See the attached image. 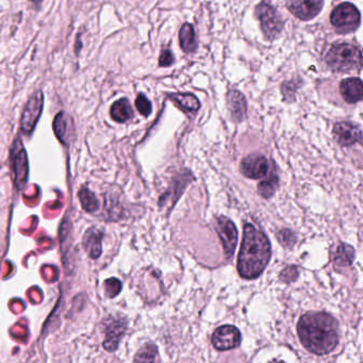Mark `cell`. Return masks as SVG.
<instances>
[{
    "label": "cell",
    "instance_id": "28",
    "mask_svg": "<svg viewBox=\"0 0 363 363\" xmlns=\"http://www.w3.org/2000/svg\"><path fill=\"white\" fill-rule=\"evenodd\" d=\"M174 61L175 59H174L173 54L169 50H163L160 59H159V65L160 67H169L173 65Z\"/></svg>",
    "mask_w": 363,
    "mask_h": 363
},
{
    "label": "cell",
    "instance_id": "21",
    "mask_svg": "<svg viewBox=\"0 0 363 363\" xmlns=\"http://www.w3.org/2000/svg\"><path fill=\"white\" fill-rule=\"evenodd\" d=\"M172 99L186 112H196L201 107L199 99L192 94L173 95Z\"/></svg>",
    "mask_w": 363,
    "mask_h": 363
},
{
    "label": "cell",
    "instance_id": "13",
    "mask_svg": "<svg viewBox=\"0 0 363 363\" xmlns=\"http://www.w3.org/2000/svg\"><path fill=\"white\" fill-rule=\"evenodd\" d=\"M362 82L359 78L343 80L340 86V92L344 101L348 104L358 103L362 99Z\"/></svg>",
    "mask_w": 363,
    "mask_h": 363
},
{
    "label": "cell",
    "instance_id": "24",
    "mask_svg": "<svg viewBox=\"0 0 363 363\" xmlns=\"http://www.w3.org/2000/svg\"><path fill=\"white\" fill-rule=\"evenodd\" d=\"M157 356V347L154 344H147L143 348L139 350L137 356H135V361H140V362H152Z\"/></svg>",
    "mask_w": 363,
    "mask_h": 363
},
{
    "label": "cell",
    "instance_id": "14",
    "mask_svg": "<svg viewBox=\"0 0 363 363\" xmlns=\"http://www.w3.org/2000/svg\"><path fill=\"white\" fill-rule=\"evenodd\" d=\"M101 240L103 233L95 228L89 229L84 237V248L92 259H97L101 255Z\"/></svg>",
    "mask_w": 363,
    "mask_h": 363
},
{
    "label": "cell",
    "instance_id": "7",
    "mask_svg": "<svg viewBox=\"0 0 363 363\" xmlns=\"http://www.w3.org/2000/svg\"><path fill=\"white\" fill-rule=\"evenodd\" d=\"M44 96L42 92H37L29 99L23 112L21 127L25 133H31L39 121L43 110Z\"/></svg>",
    "mask_w": 363,
    "mask_h": 363
},
{
    "label": "cell",
    "instance_id": "2",
    "mask_svg": "<svg viewBox=\"0 0 363 363\" xmlns=\"http://www.w3.org/2000/svg\"><path fill=\"white\" fill-rule=\"evenodd\" d=\"M271 259V243L264 233L254 225L244 227L243 240L238 256V271L245 279H256L264 271Z\"/></svg>",
    "mask_w": 363,
    "mask_h": 363
},
{
    "label": "cell",
    "instance_id": "11",
    "mask_svg": "<svg viewBox=\"0 0 363 363\" xmlns=\"http://www.w3.org/2000/svg\"><path fill=\"white\" fill-rule=\"evenodd\" d=\"M241 172L245 177L260 179L269 172V161L262 155H250L242 160Z\"/></svg>",
    "mask_w": 363,
    "mask_h": 363
},
{
    "label": "cell",
    "instance_id": "10",
    "mask_svg": "<svg viewBox=\"0 0 363 363\" xmlns=\"http://www.w3.org/2000/svg\"><path fill=\"white\" fill-rule=\"evenodd\" d=\"M216 229L222 241L225 256L230 258L235 252L238 241V233L235 224L229 218L222 216L216 220Z\"/></svg>",
    "mask_w": 363,
    "mask_h": 363
},
{
    "label": "cell",
    "instance_id": "5",
    "mask_svg": "<svg viewBox=\"0 0 363 363\" xmlns=\"http://www.w3.org/2000/svg\"><path fill=\"white\" fill-rule=\"evenodd\" d=\"M256 14L265 37L269 40L275 39L282 29V22L276 10L272 6L263 3L257 7Z\"/></svg>",
    "mask_w": 363,
    "mask_h": 363
},
{
    "label": "cell",
    "instance_id": "27",
    "mask_svg": "<svg viewBox=\"0 0 363 363\" xmlns=\"http://www.w3.org/2000/svg\"><path fill=\"white\" fill-rule=\"evenodd\" d=\"M297 276H298V269H297V267H286V269H284V271L282 272L280 277H281V279L284 280V281L292 282L296 279Z\"/></svg>",
    "mask_w": 363,
    "mask_h": 363
},
{
    "label": "cell",
    "instance_id": "6",
    "mask_svg": "<svg viewBox=\"0 0 363 363\" xmlns=\"http://www.w3.org/2000/svg\"><path fill=\"white\" fill-rule=\"evenodd\" d=\"M11 159L14 182L18 189H23L28 179V160H27L26 150L20 139L14 142Z\"/></svg>",
    "mask_w": 363,
    "mask_h": 363
},
{
    "label": "cell",
    "instance_id": "17",
    "mask_svg": "<svg viewBox=\"0 0 363 363\" xmlns=\"http://www.w3.org/2000/svg\"><path fill=\"white\" fill-rule=\"evenodd\" d=\"M111 116L118 123H125L130 120L133 116V111L128 99H122L116 101L111 107Z\"/></svg>",
    "mask_w": 363,
    "mask_h": 363
},
{
    "label": "cell",
    "instance_id": "26",
    "mask_svg": "<svg viewBox=\"0 0 363 363\" xmlns=\"http://www.w3.org/2000/svg\"><path fill=\"white\" fill-rule=\"evenodd\" d=\"M106 286V293H107L108 296L114 297L121 292L122 290V284H121L120 280L116 279V278H110L107 281L105 282Z\"/></svg>",
    "mask_w": 363,
    "mask_h": 363
},
{
    "label": "cell",
    "instance_id": "19",
    "mask_svg": "<svg viewBox=\"0 0 363 363\" xmlns=\"http://www.w3.org/2000/svg\"><path fill=\"white\" fill-rule=\"evenodd\" d=\"M180 46L184 52H195L196 50V39H195V33L193 26L191 24H184L180 29L179 33Z\"/></svg>",
    "mask_w": 363,
    "mask_h": 363
},
{
    "label": "cell",
    "instance_id": "9",
    "mask_svg": "<svg viewBox=\"0 0 363 363\" xmlns=\"http://www.w3.org/2000/svg\"><path fill=\"white\" fill-rule=\"evenodd\" d=\"M324 0H286L289 11L301 21L315 18L323 8Z\"/></svg>",
    "mask_w": 363,
    "mask_h": 363
},
{
    "label": "cell",
    "instance_id": "23",
    "mask_svg": "<svg viewBox=\"0 0 363 363\" xmlns=\"http://www.w3.org/2000/svg\"><path fill=\"white\" fill-rule=\"evenodd\" d=\"M278 186V177L275 174H272L269 178L263 180L259 184L258 190L259 193L262 195L264 199H269L272 195L275 193L276 189Z\"/></svg>",
    "mask_w": 363,
    "mask_h": 363
},
{
    "label": "cell",
    "instance_id": "4",
    "mask_svg": "<svg viewBox=\"0 0 363 363\" xmlns=\"http://www.w3.org/2000/svg\"><path fill=\"white\" fill-rule=\"evenodd\" d=\"M330 22L340 33H352L360 25V13L352 4L343 3L333 10Z\"/></svg>",
    "mask_w": 363,
    "mask_h": 363
},
{
    "label": "cell",
    "instance_id": "30",
    "mask_svg": "<svg viewBox=\"0 0 363 363\" xmlns=\"http://www.w3.org/2000/svg\"><path fill=\"white\" fill-rule=\"evenodd\" d=\"M33 3H35V4H40L41 3L42 0H33Z\"/></svg>",
    "mask_w": 363,
    "mask_h": 363
},
{
    "label": "cell",
    "instance_id": "3",
    "mask_svg": "<svg viewBox=\"0 0 363 363\" xmlns=\"http://www.w3.org/2000/svg\"><path fill=\"white\" fill-rule=\"evenodd\" d=\"M325 60L327 65L335 72L359 71L362 67L361 50L348 43L333 44Z\"/></svg>",
    "mask_w": 363,
    "mask_h": 363
},
{
    "label": "cell",
    "instance_id": "16",
    "mask_svg": "<svg viewBox=\"0 0 363 363\" xmlns=\"http://www.w3.org/2000/svg\"><path fill=\"white\" fill-rule=\"evenodd\" d=\"M354 248L347 244H340L335 247L333 254V261L335 267H350L354 262Z\"/></svg>",
    "mask_w": 363,
    "mask_h": 363
},
{
    "label": "cell",
    "instance_id": "25",
    "mask_svg": "<svg viewBox=\"0 0 363 363\" xmlns=\"http://www.w3.org/2000/svg\"><path fill=\"white\" fill-rule=\"evenodd\" d=\"M135 107L142 116H148L152 113V104L143 94H140L135 99Z\"/></svg>",
    "mask_w": 363,
    "mask_h": 363
},
{
    "label": "cell",
    "instance_id": "29",
    "mask_svg": "<svg viewBox=\"0 0 363 363\" xmlns=\"http://www.w3.org/2000/svg\"><path fill=\"white\" fill-rule=\"evenodd\" d=\"M278 239L280 240V242L284 245H291L295 241L294 235L290 230L280 231L279 235H278Z\"/></svg>",
    "mask_w": 363,
    "mask_h": 363
},
{
    "label": "cell",
    "instance_id": "20",
    "mask_svg": "<svg viewBox=\"0 0 363 363\" xmlns=\"http://www.w3.org/2000/svg\"><path fill=\"white\" fill-rule=\"evenodd\" d=\"M69 124H71V118L65 112H60L55 118V133L58 139L65 144H67V139H69Z\"/></svg>",
    "mask_w": 363,
    "mask_h": 363
},
{
    "label": "cell",
    "instance_id": "8",
    "mask_svg": "<svg viewBox=\"0 0 363 363\" xmlns=\"http://www.w3.org/2000/svg\"><path fill=\"white\" fill-rule=\"evenodd\" d=\"M241 333L233 325L218 327L212 335V344L218 350H228L238 347L241 343Z\"/></svg>",
    "mask_w": 363,
    "mask_h": 363
},
{
    "label": "cell",
    "instance_id": "1",
    "mask_svg": "<svg viewBox=\"0 0 363 363\" xmlns=\"http://www.w3.org/2000/svg\"><path fill=\"white\" fill-rule=\"evenodd\" d=\"M337 320L325 312L303 314L297 324L299 340L306 350L315 354L333 352L339 341Z\"/></svg>",
    "mask_w": 363,
    "mask_h": 363
},
{
    "label": "cell",
    "instance_id": "18",
    "mask_svg": "<svg viewBox=\"0 0 363 363\" xmlns=\"http://www.w3.org/2000/svg\"><path fill=\"white\" fill-rule=\"evenodd\" d=\"M229 109L237 120H242L246 112V101L243 95L238 91H231L227 96Z\"/></svg>",
    "mask_w": 363,
    "mask_h": 363
},
{
    "label": "cell",
    "instance_id": "22",
    "mask_svg": "<svg viewBox=\"0 0 363 363\" xmlns=\"http://www.w3.org/2000/svg\"><path fill=\"white\" fill-rule=\"evenodd\" d=\"M80 203H82V208L86 212H95L99 210V201L97 197L95 196L94 193L89 189H82L79 192Z\"/></svg>",
    "mask_w": 363,
    "mask_h": 363
},
{
    "label": "cell",
    "instance_id": "15",
    "mask_svg": "<svg viewBox=\"0 0 363 363\" xmlns=\"http://www.w3.org/2000/svg\"><path fill=\"white\" fill-rule=\"evenodd\" d=\"M125 329H126V325L122 320H113L108 326L107 330H106L107 339L104 342V346L108 352H114L118 348L121 337L125 333Z\"/></svg>",
    "mask_w": 363,
    "mask_h": 363
},
{
    "label": "cell",
    "instance_id": "12",
    "mask_svg": "<svg viewBox=\"0 0 363 363\" xmlns=\"http://www.w3.org/2000/svg\"><path fill=\"white\" fill-rule=\"evenodd\" d=\"M333 135L337 143L342 146L354 145L362 141L360 127L352 123L341 122L335 124L333 127Z\"/></svg>",
    "mask_w": 363,
    "mask_h": 363
}]
</instances>
